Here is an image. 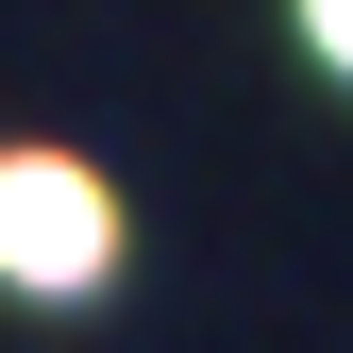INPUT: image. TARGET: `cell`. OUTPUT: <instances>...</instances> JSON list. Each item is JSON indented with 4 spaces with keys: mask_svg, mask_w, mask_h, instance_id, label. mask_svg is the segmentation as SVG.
Listing matches in <instances>:
<instances>
[{
    "mask_svg": "<svg viewBox=\"0 0 353 353\" xmlns=\"http://www.w3.org/2000/svg\"><path fill=\"white\" fill-rule=\"evenodd\" d=\"M0 270L17 286H101L118 270V202L68 152H0Z\"/></svg>",
    "mask_w": 353,
    "mask_h": 353,
    "instance_id": "obj_1",
    "label": "cell"
},
{
    "mask_svg": "<svg viewBox=\"0 0 353 353\" xmlns=\"http://www.w3.org/2000/svg\"><path fill=\"white\" fill-rule=\"evenodd\" d=\"M303 34H320V51H336V68H353V0H303Z\"/></svg>",
    "mask_w": 353,
    "mask_h": 353,
    "instance_id": "obj_2",
    "label": "cell"
}]
</instances>
